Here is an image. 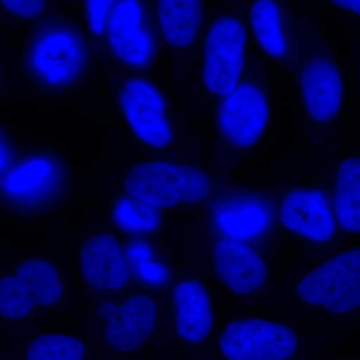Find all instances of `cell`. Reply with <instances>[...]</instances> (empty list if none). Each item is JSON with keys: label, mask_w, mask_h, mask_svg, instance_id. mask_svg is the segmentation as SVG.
<instances>
[{"label": "cell", "mask_w": 360, "mask_h": 360, "mask_svg": "<svg viewBox=\"0 0 360 360\" xmlns=\"http://www.w3.org/2000/svg\"><path fill=\"white\" fill-rule=\"evenodd\" d=\"M125 189L132 198L153 207H172L179 201L195 203L210 191V180L198 168L167 162L136 165L127 174Z\"/></svg>", "instance_id": "6da1fadb"}, {"label": "cell", "mask_w": 360, "mask_h": 360, "mask_svg": "<svg viewBox=\"0 0 360 360\" xmlns=\"http://www.w3.org/2000/svg\"><path fill=\"white\" fill-rule=\"evenodd\" d=\"M298 296L312 305H323L333 314L360 307V248L336 255L321 265L297 286Z\"/></svg>", "instance_id": "7a4b0ae2"}, {"label": "cell", "mask_w": 360, "mask_h": 360, "mask_svg": "<svg viewBox=\"0 0 360 360\" xmlns=\"http://www.w3.org/2000/svg\"><path fill=\"white\" fill-rule=\"evenodd\" d=\"M296 345L288 326L257 319L231 322L220 338V348L229 360H286Z\"/></svg>", "instance_id": "3957f363"}, {"label": "cell", "mask_w": 360, "mask_h": 360, "mask_svg": "<svg viewBox=\"0 0 360 360\" xmlns=\"http://www.w3.org/2000/svg\"><path fill=\"white\" fill-rule=\"evenodd\" d=\"M63 283L53 264L40 259L23 262L16 276L0 281V314L7 319H20L35 305H51L63 296Z\"/></svg>", "instance_id": "277c9868"}, {"label": "cell", "mask_w": 360, "mask_h": 360, "mask_svg": "<svg viewBox=\"0 0 360 360\" xmlns=\"http://www.w3.org/2000/svg\"><path fill=\"white\" fill-rule=\"evenodd\" d=\"M245 30L238 20L219 18L213 23L205 44L203 82L210 91L227 96L236 89L243 66Z\"/></svg>", "instance_id": "5b68a950"}, {"label": "cell", "mask_w": 360, "mask_h": 360, "mask_svg": "<svg viewBox=\"0 0 360 360\" xmlns=\"http://www.w3.org/2000/svg\"><path fill=\"white\" fill-rule=\"evenodd\" d=\"M97 311L108 324V345L120 352L136 349L155 330V303L146 295L132 296L122 307L103 302Z\"/></svg>", "instance_id": "8992f818"}, {"label": "cell", "mask_w": 360, "mask_h": 360, "mask_svg": "<svg viewBox=\"0 0 360 360\" xmlns=\"http://www.w3.org/2000/svg\"><path fill=\"white\" fill-rule=\"evenodd\" d=\"M267 120L269 108L264 94L250 84L236 87L219 108L220 129L229 141L241 148L255 143Z\"/></svg>", "instance_id": "52a82bcc"}, {"label": "cell", "mask_w": 360, "mask_h": 360, "mask_svg": "<svg viewBox=\"0 0 360 360\" xmlns=\"http://www.w3.org/2000/svg\"><path fill=\"white\" fill-rule=\"evenodd\" d=\"M124 115L139 139L155 148L172 141V131L165 115L163 101L155 89L141 80H132L120 94Z\"/></svg>", "instance_id": "ba28073f"}, {"label": "cell", "mask_w": 360, "mask_h": 360, "mask_svg": "<svg viewBox=\"0 0 360 360\" xmlns=\"http://www.w3.org/2000/svg\"><path fill=\"white\" fill-rule=\"evenodd\" d=\"M212 255L217 274L236 295H248L258 290L266 279L264 262L241 241H219L213 248Z\"/></svg>", "instance_id": "9c48e42d"}, {"label": "cell", "mask_w": 360, "mask_h": 360, "mask_svg": "<svg viewBox=\"0 0 360 360\" xmlns=\"http://www.w3.org/2000/svg\"><path fill=\"white\" fill-rule=\"evenodd\" d=\"M80 265L85 281L94 290H116L129 281L122 248L110 234L94 236L84 243Z\"/></svg>", "instance_id": "30bf717a"}, {"label": "cell", "mask_w": 360, "mask_h": 360, "mask_svg": "<svg viewBox=\"0 0 360 360\" xmlns=\"http://www.w3.org/2000/svg\"><path fill=\"white\" fill-rule=\"evenodd\" d=\"M281 221L303 238L326 243L335 233V222L321 191H296L284 200Z\"/></svg>", "instance_id": "8fae6325"}, {"label": "cell", "mask_w": 360, "mask_h": 360, "mask_svg": "<svg viewBox=\"0 0 360 360\" xmlns=\"http://www.w3.org/2000/svg\"><path fill=\"white\" fill-rule=\"evenodd\" d=\"M300 84L310 115L321 122L333 120L342 98V84L335 66L323 59L311 61L302 71Z\"/></svg>", "instance_id": "7c38bea8"}, {"label": "cell", "mask_w": 360, "mask_h": 360, "mask_svg": "<svg viewBox=\"0 0 360 360\" xmlns=\"http://www.w3.org/2000/svg\"><path fill=\"white\" fill-rule=\"evenodd\" d=\"M139 22L141 7L135 0H123L111 16V47L116 56L129 65H144L150 56V40L139 27Z\"/></svg>", "instance_id": "4fadbf2b"}, {"label": "cell", "mask_w": 360, "mask_h": 360, "mask_svg": "<svg viewBox=\"0 0 360 360\" xmlns=\"http://www.w3.org/2000/svg\"><path fill=\"white\" fill-rule=\"evenodd\" d=\"M176 330L184 340L200 342L212 326L210 300L202 284L196 281L177 284L174 292Z\"/></svg>", "instance_id": "5bb4252c"}, {"label": "cell", "mask_w": 360, "mask_h": 360, "mask_svg": "<svg viewBox=\"0 0 360 360\" xmlns=\"http://www.w3.org/2000/svg\"><path fill=\"white\" fill-rule=\"evenodd\" d=\"M82 63V47L68 35H51L42 40L35 49V68L53 84L68 82L75 77Z\"/></svg>", "instance_id": "9a60e30c"}, {"label": "cell", "mask_w": 360, "mask_h": 360, "mask_svg": "<svg viewBox=\"0 0 360 360\" xmlns=\"http://www.w3.org/2000/svg\"><path fill=\"white\" fill-rule=\"evenodd\" d=\"M158 9L168 44L182 47L193 42L202 20L201 0H158Z\"/></svg>", "instance_id": "2e32d148"}, {"label": "cell", "mask_w": 360, "mask_h": 360, "mask_svg": "<svg viewBox=\"0 0 360 360\" xmlns=\"http://www.w3.org/2000/svg\"><path fill=\"white\" fill-rule=\"evenodd\" d=\"M335 206L341 226L360 232V158H348L338 168Z\"/></svg>", "instance_id": "e0dca14e"}, {"label": "cell", "mask_w": 360, "mask_h": 360, "mask_svg": "<svg viewBox=\"0 0 360 360\" xmlns=\"http://www.w3.org/2000/svg\"><path fill=\"white\" fill-rule=\"evenodd\" d=\"M251 25L262 47L274 56H283L286 51L278 11L272 0H258L251 9Z\"/></svg>", "instance_id": "ac0fdd59"}, {"label": "cell", "mask_w": 360, "mask_h": 360, "mask_svg": "<svg viewBox=\"0 0 360 360\" xmlns=\"http://www.w3.org/2000/svg\"><path fill=\"white\" fill-rule=\"evenodd\" d=\"M84 345L71 336L44 335L33 341L26 360H82Z\"/></svg>", "instance_id": "d6986e66"}, {"label": "cell", "mask_w": 360, "mask_h": 360, "mask_svg": "<svg viewBox=\"0 0 360 360\" xmlns=\"http://www.w3.org/2000/svg\"><path fill=\"white\" fill-rule=\"evenodd\" d=\"M113 219L117 226L129 232L155 231L158 225L155 207L137 198H125L118 201Z\"/></svg>", "instance_id": "ffe728a7"}, {"label": "cell", "mask_w": 360, "mask_h": 360, "mask_svg": "<svg viewBox=\"0 0 360 360\" xmlns=\"http://www.w3.org/2000/svg\"><path fill=\"white\" fill-rule=\"evenodd\" d=\"M269 222V215L258 206H245L238 212H225L219 215L220 226L236 238L257 236L264 231Z\"/></svg>", "instance_id": "44dd1931"}, {"label": "cell", "mask_w": 360, "mask_h": 360, "mask_svg": "<svg viewBox=\"0 0 360 360\" xmlns=\"http://www.w3.org/2000/svg\"><path fill=\"white\" fill-rule=\"evenodd\" d=\"M49 172V165L42 160H34L25 167L16 170L7 179V187L9 191H23L32 188L44 179Z\"/></svg>", "instance_id": "7402d4cb"}, {"label": "cell", "mask_w": 360, "mask_h": 360, "mask_svg": "<svg viewBox=\"0 0 360 360\" xmlns=\"http://www.w3.org/2000/svg\"><path fill=\"white\" fill-rule=\"evenodd\" d=\"M112 0H86L89 20L92 32L101 33L103 30L104 20Z\"/></svg>", "instance_id": "603a6c76"}, {"label": "cell", "mask_w": 360, "mask_h": 360, "mask_svg": "<svg viewBox=\"0 0 360 360\" xmlns=\"http://www.w3.org/2000/svg\"><path fill=\"white\" fill-rule=\"evenodd\" d=\"M7 11L22 18H33L44 9V0H1Z\"/></svg>", "instance_id": "cb8c5ba5"}, {"label": "cell", "mask_w": 360, "mask_h": 360, "mask_svg": "<svg viewBox=\"0 0 360 360\" xmlns=\"http://www.w3.org/2000/svg\"><path fill=\"white\" fill-rule=\"evenodd\" d=\"M139 274L148 283L158 284L163 283L167 278V269L160 264L150 262L148 260L139 265Z\"/></svg>", "instance_id": "d4e9b609"}, {"label": "cell", "mask_w": 360, "mask_h": 360, "mask_svg": "<svg viewBox=\"0 0 360 360\" xmlns=\"http://www.w3.org/2000/svg\"><path fill=\"white\" fill-rule=\"evenodd\" d=\"M127 255L135 264L139 265L141 262L151 258V250L146 243L142 241H134L127 246Z\"/></svg>", "instance_id": "484cf974"}, {"label": "cell", "mask_w": 360, "mask_h": 360, "mask_svg": "<svg viewBox=\"0 0 360 360\" xmlns=\"http://www.w3.org/2000/svg\"><path fill=\"white\" fill-rule=\"evenodd\" d=\"M336 6L349 9L360 15V0H330Z\"/></svg>", "instance_id": "4316f807"}, {"label": "cell", "mask_w": 360, "mask_h": 360, "mask_svg": "<svg viewBox=\"0 0 360 360\" xmlns=\"http://www.w3.org/2000/svg\"><path fill=\"white\" fill-rule=\"evenodd\" d=\"M7 153L6 149L4 148V144H1V168L4 169L6 167L7 162Z\"/></svg>", "instance_id": "83f0119b"}]
</instances>
